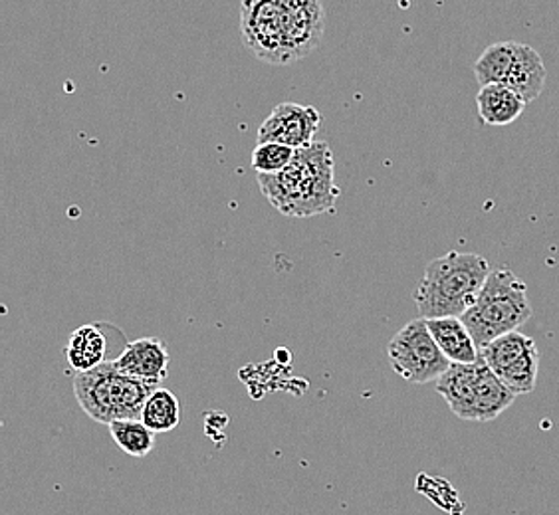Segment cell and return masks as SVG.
<instances>
[{"mask_svg": "<svg viewBox=\"0 0 559 515\" xmlns=\"http://www.w3.org/2000/svg\"><path fill=\"white\" fill-rule=\"evenodd\" d=\"M538 347L532 337L524 333L510 332L492 339L490 344L480 349V355L486 366L495 371L496 375H502L508 367L514 366L518 359H522L527 351Z\"/></svg>", "mask_w": 559, "mask_h": 515, "instance_id": "16", "label": "cell"}, {"mask_svg": "<svg viewBox=\"0 0 559 515\" xmlns=\"http://www.w3.org/2000/svg\"><path fill=\"white\" fill-rule=\"evenodd\" d=\"M546 77H548V70L544 65L542 56L532 46L520 43L516 65L506 86L514 89L526 104H532L542 96L546 87Z\"/></svg>", "mask_w": 559, "mask_h": 515, "instance_id": "14", "label": "cell"}, {"mask_svg": "<svg viewBox=\"0 0 559 515\" xmlns=\"http://www.w3.org/2000/svg\"><path fill=\"white\" fill-rule=\"evenodd\" d=\"M325 31L322 0H242L240 34L262 62L288 65L312 55Z\"/></svg>", "mask_w": 559, "mask_h": 515, "instance_id": "1", "label": "cell"}, {"mask_svg": "<svg viewBox=\"0 0 559 515\" xmlns=\"http://www.w3.org/2000/svg\"><path fill=\"white\" fill-rule=\"evenodd\" d=\"M532 318L527 286L510 270H492L485 288L473 308L464 313L463 322L483 349L496 337L516 332Z\"/></svg>", "mask_w": 559, "mask_h": 515, "instance_id": "5", "label": "cell"}, {"mask_svg": "<svg viewBox=\"0 0 559 515\" xmlns=\"http://www.w3.org/2000/svg\"><path fill=\"white\" fill-rule=\"evenodd\" d=\"M157 386L126 375L116 361H106L75 375L74 395L90 419L111 424L116 420L140 419L145 400Z\"/></svg>", "mask_w": 559, "mask_h": 515, "instance_id": "4", "label": "cell"}, {"mask_svg": "<svg viewBox=\"0 0 559 515\" xmlns=\"http://www.w3.org/2000/svg\"><path fill=\"white\" fill-rule=\"evenodd\" d=\"M66 359L75 373H86L108 359V337L99 325L78 327L66 345Z\"/></svg>", "mask_w": 559, "mask_h": 515, "instance_id": "13", "label": "cell"}, {"mask_svg": "<svg viewBox=\"0 0 559 515\" xmlns=\"http://www.w3.org/2000/svg\"><path fill=\"white\" fill-rule=\"evenodd\" d=\"M109 434L119 451L133 458H145L155 446V432L147 429L141 419L116 420L108 424Z\"/></svg>", "mask_w": 559, "mask_h": 515, "instance_id": "18", "label": "cell"}, {"mask_svg": "<svg viewBox=\"0 0 559 515\" xmlns=\"http://www.w3.org/2000/svg\"><path fill=\"white\" fill-rule=\"evenodd\" d=\"M260 191L280 215L290 218L335 213L340 189L335 184L334 153L328 143L296 149L290 165L280 172H259Z\"/></svg>", "mask_w": 559, "mask_h": 515, "instance_id": "2", "label": "cell"}, {"mask_svg": "<svg viewBox=\"0 0 559 515\" xmlns=\"http://www.w3.org/2000/svg\"><path fill=\"white\" fill-rule=\"evenodd\" d=\"M476 363H452L449 371L437 381V393L444 398L454 417L473 420L474 393H476Z\"/></svg>", "mask_w": 559, "mask_h": 515, "instance_id": "9", "label": "cell"}, {"mask_svg": "<svg viewBox=\"0 0 559 515\" xmlns=\"http://www.w3.org/2000/svg\"><path fill=\"white\" fill-rule=\"evenodd\" d=\"M140 419L155 434L157 432H171L181 422L179 398L175 397L171 391L157 386L153 391V395L145 400Z\"/></svg>", "mask_w": 559, "mask_h": 515, "instance_id": "17", "label": "cell"}, {"mask_svg": "<svg viewBox=\"0 0 559 515\" xmlns=\"http://www.w3.org/2000/svg\"><path fill=\"white\" fill-rule=\"evenodd\" d=\"M391 369L413 385H427L439 381L449 367V357L435 342L425 318H417L399 330L388 345Z\"/></svg>", "mask_w": 559, "mask_h": 515, "instance_id": "6", "label": "cell"}, {"mask_svg": "<svg viewBox=\"0 0 559 515\" xmlns=\"http://www.w3.org/2000/svg\"><path fill=\"white\" fill-rule=\"evenodd\" d=\"M520 43L490 44L480 58L474 62V75L480 86L488 84H508L516 65Z\"/></svg>", "mask_w": 559, "mask_h": 515, "instance_id": "15", "label": "cell"}, {"mask_svg": "<svg viewBox=\"0 0 559 515\" xmlns=\"http://www.w3.org/2000/svg\"><path fill=\"white\" fill-rule=\"evenodd\" d=\"M526 101L504 84L480 86L476 94L478 118L488 128L512 125L526 109Z\"/></svg>", "mask_w": 559, "mask_h": 515, "instance_id": "11", "label": "cell"}, {"mask_svg": "<svg viewBox=\"0 0 559 515\" xmlns=\"http://www.w3.org/2000/svg\"><path fill=\"white\" fill-rule=\"evenodd\" d=\"M516 393L500 381L490 367L486 366L483 355L478 359V376H476V393H474L473 420L490 422L498 419L506 408L512 407Z\"/></svg>", "mask_w": 559, "mask_h": 515, "instance_id": "10", "label": "cell"}, {"mask_svg": "<svg viewBox=\"0 0 559 515\" xmlns=\"http://www.w3.org/2000/svg\"><path fill=\"white\" fill-rule=\"evenodd\" d=\"M296 155V149L282 143H259L252 151V169L257 172H280L284 171Z\"/></svg>", "mask_w": 559, "mask_h": 515, "instance_id": "19", "label": "cell"}, {"mask_svg": "<svg viewBox=\"0 0 559 515\" xmlns=\"http://www.w3.org/2000/svg\"><path fill=\"white\" fill-rule=\"evenodd\" d=\"M322 116L313 106L300 104H280L270 111L269 118L262 121L257 135V143H282L292 149H301L312 145L313 137L320 129Z\"/></svg>", "mask_w": 559, "mask_h": 515, "instance_id": "7", "label": "cell"}, {"mask_svg": "<svg viewBox=\"0 0 559 515\" xmlns=\"http://www.w3.org/2000/svg\"><path fill=\"white\" fill-rule=\"evenodd\" d=\"M490 272L488 260L474 252L452 250L435 258L415 291L420 318H463L478 300Z\"/></svg>", "mask_w": 559, "mask_h": 515, "instance_id": "3", "label": "cell"}, {"mask_svg": "<svg viewBox=\"0 0 559 515\" xmlns=\"http://www.w3.org/2000/svg\"><path fill=\"white\" fill-rule=\"evenodd\" d=\"M427 325L451 363H476L480 359V347L463 318H437L427 320Z\"/></svg>", "mask_w": 559, "mask_h": 515, "instance_id": "12", "label": "cell"}, {"mask_svg": "<svg viewBox=\"0 0 559 515\" xmlns=\"http://www.w3.org/2000/svg\"><path fill=\"white\" fill-rule=\"evenodd\" d=\"M116 366L126 375L159 385L169 375L171 355L159 337H141L123 347Z\"/></svg>", "mask_w": 559, "mask_h": 515, "instance_id": "8", "label": "cell"}]
</instances>
